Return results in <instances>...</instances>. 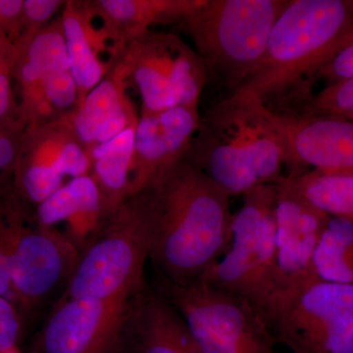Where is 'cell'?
I'll use <instances>...</instances> for the list:
<instances>
[{
  "instance_id": "1",
  "label": "cell",
  "mask_w": 353,
  "mask_h": 353,
  "mask_svg": "<svg viewBox=\"0 0 353 353\" xmlns=\"http://www.w3.org/2000/svg\"><path fill=\"white\" fill-rule=\"evenodd\" d=\"M146 190L152 203L148 259L158 278L176 285L199 282L229 248V194L185 159Z\"/></svg>"
},
{
  "instance_id": "2",
  "label": "cell",
  "mask_w": 353,
  "mask_h": 353,
  "mask_svg": "<svg viewBox=\"0 0 353 353\" xmlns=\"http://www.w3.org/2000/svg\"><path fill=\"white\" fill-rule=\"evenodd\" d=\"M183 159L230 196L277 182L285 166L273 112L256 95L241 90L206 111Z\"/></svg>"
},
{
  "instance_id": "3",
  "label": "cell",
  "mask_w": 353,
  "mask_h": 353,
  "mask_svg": "<svg viewBox=\"0 0 353 353\" xmlns=\"http://www.w3.org/2000/svg\"><path fill=\"white\" fill-rule=\"evenodd\" d=\"M353 39V0H290L272 30L259 68L236 90L290 104L311 94L310 83ZM236 92V90H234Z\"/></svg>"
},
{
  "instance_id": "4",
  "label": "cell",
  "mask_w": 353,
  "mask_h": 353,
  "mask_svg": "<svg viewBox=\"0 0 353 353\" xmlns=\"http://www.w3.org/2000/svg\"><path fill=\"white\" fill-rule=\"evenodd\" d=\"M152 203L148 190L128 199L79 250L61 299L129 301L145 287Z\"/></svg>"
},
{
  "instance_id": "5",
  "label": "cell",
  "mask_w": 353,
  "mask_h": 353,
  "mask_svg": "<svg viewBox=\"0 0 353 353\" xmlns=\"http://www.w3.org/2000/svg\"><path fill=\"white\" fill-rule=\"evenodd\" d=\"M290 0H205L181 22L208 78L230 94L263 59L274 25Z\"/></svg>"
},
{
  "instance_id": "6",
  "label": "cell",
  "mask_w": 353,
  "mask_h": 353,
  "mask_svg": "<svg viewBox=\"0 0 353 353\" xmlns=\"http://www.w3.org/2000/svg\"><path fill=\"white\" fill-rule=\"evenodd\" d=\"M261 314L294 353H353V285L301 279L276 290Z\"/></svg>"
},
{
  "instance_id": "7",
  "label": "cell",
  "mask_w": 353,
  "mask_h": 353,
  "mask_svg": "<svg viewBox=\"0 0 353 353\" xmlns=\"http://www.w3.org/2000/svg\"><path fill=\"white\" fill-rule=\"evenodd\" d=\"M234 214L229 248L201 278L216 290L262 308L277 290L276 201L274 183L250 190Z\"/></svg>"
},
{
  "instance_id": "8",
  "label": "cell",
  "mask_w": 353,
  "mask_h": 353,
  "mask_svg": "<svg viewBox=\"0 0 353 353\" xmlns=\"http://www.w3.org/2000/svg\"><path fill=\"white\" fill-rule=\"evenodd\" d=\"M183 316L204 353H274L278 343L259 309L202 281L157 289Z\"/></svg>"
},
{
  "instance_id": "9",
  "label": "cell",
  "mask_w": 353,
  "mask_h": 353,
  "mask_svg": "<svg viewBox=\"0 0 353 353\" xmlns=\"http://www.w3.org/2000/svg\"><path fill=\"white\" fill-rule=\"evenodd\" d=\"M119 61L138 88L141 112L199 108L208 74L196 50L170 32H141L128 41Z\"/></svg>"
},
{
  "instance_id": "10",
  "label": "cell",
  "mask_w": 353,
  "mask_h": 353,
  "mask_svg": "<svg viewBox=\"0 0 353 353\" xmlns=\"http://www.w3.org/2000/svg\"><path fill=\"white\" fill-rule=\"evenodd\" d=\"M79 248L57 228L26 227L7 223V260L11 285L19 308L31 309L63 281L75 266Z\"/></svg>"
},
{
  "instance_id": "11",
  "label": "cell",
  "mask_w": 353,
  "mask_h": 353,
  "mask_svg": "<svg viewBox=\"0 0 353 353\" xmlns=\"http://www.w3.org/2000/svg\"><path fill=\"white\" fill-rule=\"evenodd\" d=\"M131 299H60L39 332L32 352L118 353L125 350Z\"/></svg>"
},
{
  "instance_id": "12",
  "label": "cell",
  "mask_w": 353,
  "mask_h": 353,
  "mask_svg": "<svg viewBox=\"0 0 353 353\" xmlns=\"http://www.w3.org/2000/svg\"><path fill=\"white\" fill-rule=\"evenodd\" d=\"M17 182L23 196L39 204L64 185V179L88 175L90 159L77 137L71 114L32 127Z\"/></svg>"
},
{
  "instance_id": "13",
  "label": "cell",
  "mask_w": 353,
  "mask_h": 353,
  "mask_svg": "<svg viewBox=\"0 0 353 353\" xmlns=\"http://www.w3.org/2000/svg\"><path fill=\"white\" fill-rule=\"evenodd\" d=\"M61 19L79 106L119 61L129 41L94 1H65Z\"/></svg>"
},
{
  "instance_id": "14",
  "label": "cell",
  "mask_w": 353,
  "mask_h": 353,
  "mask_svg": "<svg viewBox=\"0 0 353 353\" xmlns=\"http://www.w3.org/2000/svg\"><path fill=\"white\" fill-rule=\"evenodd\" d=\"M273 112L290 175L306 169L353 172V120L330 115Z\"/></svg>"
},
{
  "instance_id": "15",
  "label": "cell",
  "mask_w": 353,
  "mask_h": 353,
  "mask_svg": "<svg viewBox=\"0 0 353 353\" xmlns=\"http://www.w3.org/2000/svg\"><path fill=\"white\" fill-rule=\"evenodd\" d=\"M199 108L141 112L134 136L127 199L152 187L185 158L201 123Z\"/></svg>"
},
{
  "instance_id": "16",
  "label": "cell",
  "mask_w": 353,
  "mask_h": 353,
  "mask_svg": "<svg viewBox=\"0 0 353 353\" xmlns=\"http://www.w3.org/2000/svg\"><path fill=\"white\" fill-rule=\"evenodd\" d=\"M274 185L277 192L278 290L294 281L315 276L313 255L331 216L301 196L287 176H281Z\"/></svg>"
},
{
  "instance_id": "17",
  "label": "cell",
  "mask_w": 353,
  "mask_h": 353,
  "mask_svg": "<svg viewBox=\"0 0 353 353\" xmlns=\"http://www.w3.org/2000/svg\"><path fill=\"white\" fill-rule=\"evenodd\" d=\"M124 347L132 353H204L178 309L145 285L130 303Z\"/></svg>"
},
{
  "instance_id": "18",
  "label": "cell",
  "mask_w": 353,
  "mask_h": 353,
  "mask_svg": "<svg viewBox=\"0 0 353 353\" xmlns=\"http://www.w3.org/2000/svg\"><path fill=\"white\" fill-rule=\"evenodd\" d=\"M128 81L127 70L118 61L71 114L72 125L85 152L138 125V114L127 92Z\"/></svg>"
},
{
  "instance_id": "19",
  "label": "cell",
  "mask_w": 353,
  "mask_h": 353,
  "mask_svg": "<svg viewBox=\"0 0 353 353\" xmlns=\"http://www.w3.org/2000/svg\"><path fill=\"white\" fill-rule=\"evenodd\" d=\"M37 224L55 228L66 223V234L79 250L105 219L101 192L90 175L70 179L37 208Z\"/></svg>"
},
{
  "instance_id": "20",
  "label": "cell",
  "mask_w": 353,
  "mask_h": 353,
  "mask_svg": "<svg viewBox=\"0 0 353 353\" xmlns=\"http://www.w3.org/2000/svg\"><path fill=\"white\" fill-rule=\"evenodd\" d=\"M24 51L19 76L24 87L27 115L34 117L46 113L43 83L51 76L71 70L61 15L28 39Z\"/></svg>"
},
{
  "instance_id": "21",
  "label": "cell",
  "mask_w": 353,
  "mask_h": 353,
  "mask_svg": "<svg viewBox=\"0 0 353 353\" xmlns=\"http://www.w3.org/2000/svg\"><path fill=\"white\" fill-rule=\"evenodd\" d=\"M136 129L137 125L127 128L87 152L90 164L88 175L101 190L106 217L127 201Z\"/></svg>"
},
{
  "instance_id": "22",
  "label": "cell",
  "mask_w": 353,
  "mask_h": 353,
  "mask_svg": "<svg viewBox=\"0 0 353 353\" xmlns=\"http://www.w3.org/2000/svg\"><path fill=\"white\" fill-rule=\"evenodd\" d=\"M205 0H94L95 4L130 41L153 25L181 23Z\"/></svg>"
},
{
  "instance_id": "23",
  "label": "cell",
  "mask_w": 353,
  "mask_h": 353,
  "mask_svg": "<svg viewBox=\"0 0 353 353\" xmlns=\"http://www.w3.org/2000/svg\"><path fill=\"white\" fill-rule=\"evenodd\" d=\"M287 179L316 208L353 224V172L307 170Z\"/></svg>"
},
{
  "instance_id": "24",
  "label": "cell",
  "mask_w": 353,
  "mask_h": 353,
  "mask_svg": "<svg viewBox=\"0 0 353 353\" xmlns=\"http://www.w3.org/2000/svg\"><path fill=\"white\" fill-rule=\"evenodd\" d=\"M312 272L327 282L353 285L352 223L331 216L313 255Z\"/></svg>"
},
{
  "instance_id": "25",
  "label": "cell",
  "mask_w": 353,
  "mask_h": 353,
  "mask_svg": "<svg viewBox=\"0 0 353 353\" xmlns=\"http://www.w3.org/2000/svg\"><path fill=\"white\" fill-rule=\"evenodd\" d=\"M292 113L336 116L353 120V76L311 94Z\"/></svg>"
},
{
  "instance_id": "26",
  "label": "cell",
  "mask_w": 353,
  "mask_h": 353,
  "mask_svg": "<svg viewBox=\"0 0 353 353\" xmlns=\"http://www.w3.org/2000/svg\"><path fill=\"white\" fill-rule=\"evenodd\" d=\"M22 328L19 307L13 301L0 296V353L19 348Z\"/></svg>"
},
{
  "instance_id": "27",
  "label": "cell",
  "mask_w": 353,
  "mask_h": 353,
  "mask_svg": "<svg viewBox=\"0 0 353 353\" xmlns=\"http://www.w3.org/2000/svg\"><path fill=\"white\" fill-rule=\"evenodd\" d=\"M352 76L353 39L317 72L315 79L324 80L326 85H329Z\"/></svg>"
},
{
  "instance_id": "28",
  "label": "cell",
  "mask_w": 353,
  "mask_h": 353,
  "mask_svg": "<svg viewBox=\"0 0 353 353\" xmlns=\"http://www.w3.org/2000/svg\"><path fill=\"white\" fill-rule=\"evenodd\" d=\"M64 6L65 1L61 0H25L22 15L32 25L34 31L38 32Z\"/></svg>"
},
{
  "instance_id": "29",
  "label": "cell",
  "mask_w": 353,
  "mask_h": 353,
  "mask_svg": "<svg viewBox=\"0 0 353 353\" xmlns=\"http://www.w3.org/2000/svg\"><path fill=\"white\" fill-rule=\"evenodd\" d=\"M0 296L16 303L7 260V223L0 219ZM18 306V305H17ZM19 307V306H18Z\"/></svg>"
},
{
  "instance_id": "30",
  "label": "cell",
  "mask_w": 353,
  "mask_h": 353,
  "mask_svg": "<svg viewBox=\"0 0 353 353\" xmlns=\"http://www.w3.org/2000/svg\"><path fill=\"white\" fill-rule=\"evenodd\" d=\"M22 13V0H0V17L6 24L17 19Z\"/></svg>"
},
{
  "instance_id": "31",
  "label": "cell",
  "mask_w": 353,
  "mask_h": 353,
  "mask_svg": "<svg viewBox=\"0 0 353 353\" xmlns=\"http://www.w3.org/2000/svg\"><path fill=\"white\" fill-rule=\"evenodd\" d=\"M16 157V146L9 137L0 134V169L12 164Z\"/></svg>"
},
{
  "instance_id": "32",
  "label": "cell",
  "mask_w": 353,
  "mask_h": 353,
  "mask_svg": "<svg viewBox=\"0 0 353 353\" xmlns=\"http://www.w3.org/2000/svg\"><path fill=\"white\" fill-rule=\"evenodd\" d=\"M11 90L7 71L0 72V117L8 111L10 106Z\"/></svg>"
},
{
  "instance_id": "33",
  "label": "cell",
  "mask_w": 353,
  "mask_h": 353,
  "mask_svg": "<svg viewBox=\"0 0 353 353\" xmlns=\"http://www.w3.org/2000/svg\"><path fill=\"white\" fill-rule=\"evenodd\" d=\"M9 51H11L10 46L6 44L3 39H0V72L8 70L10 58L4 57V52L7 53Z\"/></svg>"
},
{
  "instance_id": "34",
  "label": "cell",
  "mask_w": 353,
  "mask_h": 353,
  "mask_svg": "<svg viewBox=\"0 0 353 353\" xmlns=\"http://www.w3.org/2000/svg\"><path fill=\"white\" fill-rule=\"evenodd\" d=\"M8 353H34L32 352H21V350H19V348H17V350H12V352H8Z\"/></svg>"
},
{
  "instance_id": "35",
  "label": "cell",
  "mask_w": 353,
  "mask_h": 353,
  "mask_svg": "<svg viewBox=\"0 0 353 353\" xmlns=\"http://www.w3.org/2000/svg\"><path fill=\"white\" fill-rule=\"evenodd\" d=\"M0 24H6V21L2 19L1 17H0Z\"/></svg>"
}]
</instances>
